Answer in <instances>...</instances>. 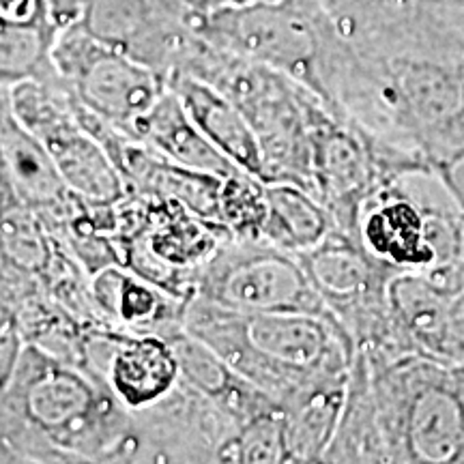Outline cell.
Returning a JSON list of instances; mask_svg holds the SVG:
<instances>
[{"instance_id": "cell-3", "label": "cell", "mask_w": 464, "mask_h": 464, "mask_svg": "<svg viewBox=\"0 0 464 464\" xmlns=\"http://www.w3.org/2000/svg\"><path fill=\"white\" fill-rule=\"evenodd\" d=\"M222 91L256 133L263 181L295 183L312 191L310 112L321 100L286 73L246 61L196 39L181 69Z\"/></svg>"}, {"instance_id": "cell-1", "label": "cell", "mask_w": 464, "mask_h": 464, "mask_svg": "<svg viewBox=\"0 0 464 464\" xmlns=\"http://www.w3.org/2000/svg\"><path fill=\"white\" fill-rule=\"evenodd\" d=\"M0 462H142L133 415L103 381L26 344L0 393Z\"/></svg>"}, {"instance_id": "cell-5", "label": "cell", "mask_w": 464, "mask_h": 464, "mask_svg": "<svg viewBox=\"0 0 464 464\" xmlns=\"http://www.w3.org/2000/svg\"><path fill=\"white\" fill-rule=\"evenodd\" d=\"M185 22L205 42L286 73L321 102L344 44L334 22L310 0H263Z\"/></svg>"}, {"instance_id": "cell-17", "label": "cell", "mask_w": 464, "mask_h": 464, "mask_svg": "<svg viewBox=\"0 0 464 464\" xmlns=\"http://www.w3.org/2000/svg\"><path fill=\"white\" fill-rule=\"evenodd\" d=\"M168 86L207 140L222 150L232 164L263 181V153L258 138L232 100L216 86L188 73H172Z\"/></svg>"}, {"instance_id": "cell-6", "label": "cell", "mask_w": 464, "mask_h": 464, "mask_svg": "<svg viewBox=\"0 0 464 464\" xmlns=\"http://www.w3.org/2000/svg\"><path fill=\"white\" fill-rule=\"evenodd\" d=\"M194 297L247 314L332 316L297 254L265 239H226L202 269Z\"/></svg>"}, {"instance_id": "cell-20", "label": "cell", "mask_w": 464, "mask_h": 464, "mask_svg": "<svg viewBox=\"0 0 464 464\" xmlns=\"http://www.w3.org/2000/svg\"><path fill=\"white\" fill-rule=\"evenodd\" d=\"M334 230V216L312 191L286 181L265 183L260 239L299 256L327 239Z\"/></svg>"}, {"instance_id": "cell-26", "label": "cell", "mask_w": 464, "mask_h": 464, "mask_svg": "<svg viewBox=\"0 0 464 464\" xmlns=\"http://www.w3.org/2000/svg\"><path fill=\"white\" fill-rule=\"evenodd\" d=\"M50 7L54 11L58 24H61V28H65L73 24V22H78L80 14H82L84 0H50Z\"/></svg>"}, {"instance_id": "cell-4", "label": "cell", "mask_w": 464, "mask_h": 464, "mask_svg": "<svg viewBox=\"0 0 464 464\" xmlns=\"http://www.w3.org/2000/svg\"><path fill=\"white\" fill-rule=\"evenodd\" d=\"M363 357L372 376L387 460L464 462V365L413 355Z\"/></svg>"}, {"instance_id": "cell-8", "label": "cell", "mask_w": 464, "mask_h": 464, "mask_svg": "<svg viewBox=\"0 0 464 464\" xmlns=\"http://www.w3.org/2000/svg\"><path fill=\"white\" fill-rule=\"evenodd\" d=\"M52 58L56 84L69 100L125 133L168 91L166 75L100 42L78 22L63 28Z\"/></svg>"}, {"instance_id": "cell-24", "label": "cell", "mask_w": 464, "mask_h": 464, "mask_svg": "<svg viewBox=\"0 0 464 464\" xmlns=\"http://www.w3.org/2000/svg\"><path fill=\"white\" fill-rule=\"evenodd\" d=\"M430 166L464 216V147L439 155L430 161Z\"/></svg>"}, {"instance_id": "cell-7", "label": "cell", "mask_w": 464, "mask_h": 464, "mask_svg": "<svg viewBox=\"0 0 464 464\" xmlns=\"http://www.w3.org/2000/svg\"><path fill=\"white\" fill-rule=\"evenodd\" d=\"M324 307L370 357H396L392 342L387 290L396 277L362 247L355 237L335 228L316 247L299 254Z\"/></svg>"}, {"instance_id": "cell-25", "label": "cell", "mask_w": 464, "mask_h": 464, "mask_svg": "<svg viewBox=\"0 0 464 464\" xmlns=\"http://www.w3.org/2000/svg\"><path fill=\"white\" fill-rule=\"evenodd\" d=\"M158 3L170 14L188 20L191 15H205L213 11L246 7V5L263 3V0H158Z\"/></svg>"}, {"instance_id": "cell-9", "label": "cell", "mask_w": 464, "mask_h": 464, "mask_svg": "<svg viewBox=\"0 0 464 464\" xmlns=\"http://www.w3.org/2000/svg\"><path fill=\"white\" fill-rule=\"evenodd\" d=\"M11 106L20 123L48 150L73 194L91 205H116L131 194L108 150L82 125L73 102L56 82L11 86Z\"/></svg>"}, {"instance_id": "cell-22", "label": "cell", "mask_w": 464, "mask_h": 464, "mask_svg": "<svg viewBox=\"0 0 464 464\" xmlns=\"http://www.w3.org/2000/svg\"><path fill=\"white\" fill-rule=\"evenodd\" d=\"M324 11L342 37L355 42L396 20L411 0H310Z\"/></svg>"}, {"instance_id": "cell-11", "label": "cell", "mask_w": 464, "mask_h": 464, "mask_svg": "<svg viewBox=\"0 0 464 464\" xmlns=\"http://www.w3.org/2000/svg\"><path fill=\"white\" fill-rule=\"evenodd\" d=\"M142 462H219L228 456L243 423L179 379L168 396L133 413Z\"/></svg>"}, {"instance_id": "cell-18", "label": "cell", "mask_w": 464, "mask_h": 464, "mask_svg": "<svg viewBox=\"0 0 464 464\" xmlns=\"http://www.w3.org/2000/svg\"><path fill=\"white\" fill-rule=\"evenodd\" d=\"M130 136L179 166L219 174V177L246 172L207 140L170 86L158 103L133 123Z\"/></svg>"}, {"instance_id": "cell-14", "label": "cell", "mask_w": 464, "mask_h": 464, "mask_svg": "<svg viewBox=\"0 0 464 464\" xmlns=\"http://www.w3.org/2000/svg\"><path fill=\"white\" fill-rule=\"evenodd\" d=\"M0 172L15 198L61 235L80 196L63 181L44 144L20 123L9 86H0Z\"/></svg>"}, {"instance_id": "cell-10", "label": "cell", "mask_w": 464, "mask_h": 464, "mask_svg": "<svg viewBox=\"0 0 464 464\" xmlns=\"http://www.w3.org/2000/svg\"><path fill=\"white\" fill-rule=\"evenodd\" d=\"M140 226L121 247V265L179 299H194L196 284L230 232L177 200L147 198Z\"/></svg>"}, {"instance_id": "cell-21", "label": "cell", "mask_w": 464, "mask_h": 464, "mask_svg": "<svg viewBox=\"0 0 464 464\" xmlns=\"http://www.w3.org/2000/svg\"><path fill=\"white\" fill-rule=\"evenodd\" d=\"M323 462H390L368 359L355 351L348 372L344 409Z\"/></svg>"}, {"instance_id": "cell-23", "label": "cell", "mask_w": 464, "mask_h": 464, "mask_svg": "<svg viewBox=\"0 0 464 464\" xmlns=\"http://www.w3.org/2000/svg\"><path fill=\"white\" fill-rule=\"evenodd\" d=\"M26 340L15 307L0 299V393L9 387Z\"/></svg>"}, {"instance_id": "cell-12", "label": "cell", "mask_w": 464, "mask_h": 464, "mask_svg": "<svg viewBox=\"0 0 464 464\" xmlns=\"http://www.w3.org/2000/svg\"><path fill=\"white\" fill-rule=\"evenodd\" d=\"M82 368L108 385L130 413L161 402L181 379L172 342L158 334H127L92 324L86 335Z\"/></svg>"}, {"instance_id": "cell-16", "label": "cell", "mask_w": 464, "mask_h": 464, "mask_svg": "<svg viewBox=\"0 0 464 464\" xmlns=\"http://www.w3.org/2000/svg\"><path fill=\"white\" fill-rule=\"evenodd\" d=\"M61 31L50 0H0V86L56 82Z\"/></svg>"}, {"instance_id": "cell-15", "label": "cell", "mask_w": 464, "mask_h": 464, "mask_svg": "<svg viewBox=\"0 0 464 464\" xmlns=\"http://www.w3.org/2000/svg\"><path fill=\"white\" fill-rule=\"evenodd\" d=\"M91 304L97 321L127 334L170 338L185 329L189 301L174 297L123 265H108L89 276Z\"/></svg>"}, {"instance_id": "cell-19", "label": "cell", "mask_w": 464, "mask_h": 464, "mask_svg": "<svg viewBox=\"0 0 464 464\" xmlns=\"http://www.w3.org/2000/svg\"><path fill=\"white\" fill-rule=\"evenodd\" d=\"M348 376L321 381L280 402L288 462H323L338 430Z\"/></svg>"}, {"instance_id": "cell-2", "label": "cell", "mask_w": 464, "mask_h": 464, "mask_svg": "<svg viewBox=\"0 0 464 464\" xmlns=\"http://www.w3.org/2000/svg\"><path fill=\"white\" fill-rule=\"evenodd\" d=\"M185 332L276 404L314 382L344 379L355 357V342L335 318L304 312L247 314L194 297Z\"/></svg>"}, {"instance_id": "cell-13", "label": "cell", "mask_w": 464, "mask_h": 464, "mask_svg": "<svg viewBox=\"0 0 464 464\" xmlns=\"http://www.w3.org/2000/svg\"><path fill=\"white\" fill-rule=\"evenodd\" d=\"M78 24L100 42L170 78L198 34L158 0H84Z\"/></svg>"}]
</instances>
